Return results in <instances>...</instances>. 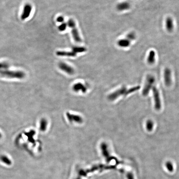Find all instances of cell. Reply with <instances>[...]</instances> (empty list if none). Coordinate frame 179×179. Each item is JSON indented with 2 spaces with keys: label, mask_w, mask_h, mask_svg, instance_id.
<instances>
[{
  "label": "cell",
  "mask_w": 179,
  "mask_h": 179,
  "mask_svg": "<svg viewBox=\"0 0 179 179\" xmlns=\"http://www.w3.org/2000/svg\"><path fill=\"white\" fill-rule=\"evenodd\" d=\"M0 75L9 79H22L25 76L24 72L22 71H14L6 70L0 71Z\"/></svg>",
  "instance_id": "1"
},
{
  "label": "cell",
  "mask_w": 179,
  "mask_h": 179,
  "mask_svg": "<svg viewBox=\"0 0 179 179\" xmlns=\"http://www.w3.org/2000/svg\"><path fill=\"white\" fill-rule=\"evenodd\" d=\"M87 51L84 47H74L72 49L71 51H57L56 54L58 56H67V57H75L77 54L80 53H83Z\"/></svg>",
  "instance_id": "2"
},
{
  "label": "cell",
  "mask_w": 179,
  "mask_h": 179,
  "mask_svg": "<svg viewBox=\"0 0 179 179\" xmlns=\"http://www.w3.org/2000/svg\"><path fill=\"white\" fill-rule=\"evenodd\" d=\"M68 25L69 27L71 29V33L74 41L77 43H80L82 40L80 38L79 31L76 26V23L72 19H69L68 22Z\"/></svg>",
  "instance_id": "3"
},
{
  "label": "cell",
  "mask_w": 179,
  "mask_h": 179,
  "mask_svg": "<svg viewBox=\"0 0 179 179\" xmlns=\"http://www.w3.org/2000/svg\"><path fill=\"white\" fill-rule=\"evenodd\" d=\"M155 81V79L153 76L149 75L147 76L146 79L145 84L142 91V95L144 96H147L149 93V91L152 88L153 84Z\"/></svg>",
  "instance_id": "4"
},
{
  "label": "cell",
  "mask_w": 179,
  "mask_h": 179,
  "mask_svg": "<svg viewBox=\"0 0 179 179\" xmlns=\"http://www.w3.org/2000/svg\"><path fill=\"white\" fill-rule=\"evenodd\" d=\"M152 91L154 98L155 109L156 110H159L161 108V103L158 90L157 88L153 86L152 88Z\"/></svg>",
  "instance_id": "5"
},
{
  "label": "cell",
  "mask_w": 179,
  "mask_h": 179,
  "mask_svg": "<svg viewBox=\"0 0 179 179\" xmlns=\"http://www.w3.org/2000/svg\"><path fill=\"white\" fill-rule=\"evenodd\" d=\"M128 94H129L128 90L124 87L119 89L117 91H115L113 93L111 94L109 96V99L110 100H113L122 95H127Z\"/></svg>",
  "instance_id": "6"
},
{
  "label": "cell",
  "mask_w": 179,
  "mask_h": 179,
  "mask_svg": "<svg viewBox=\"0 0 179 179\" xmlns=\"http://www.w3.org/2000/svg\"><path fill=\"white\" fill-rule=\"evenodd\" d=\"M32 5L29 3H27L25 5L21 16V19L22 21H24L29 17L32 11Z\"/></svg>",
  "instance_id": "7"
},
{
  "label": "cell",
  "mask_w": 179,
  "mask_h": 179,
  "mask_svg": "<svg viewBox=\"0 0 179 179\" xmlns=\"http://www.w3.org/2000/svg\"><path fill=\"white\" fill-rule=\"evenodd\" d=\"M58 66L60 69L69 75H73L74 73V70L71 66L64 62H61L59 64Z\"/></svg>",
  "instance_id": "8"
},
{
  "label": "cell",
  "mask_w": 179,
  "mask_h": 179,
  "mask_svg": "<svg viewBox=\"0 0 179 179\" xmlns=\"http://www.w3.org/2000/svg\"><path fill=\"white\" fill-rule=\"evenodd\" d=\"M164 78L165 84L166 86H170L172 84L171 71L168 68L165 69Z\"/></svg>",
  "instance_id": "9"
},
{
  "label": "cell",
  "mask_w": 179,
  "mask_h": 179,
  "mask_svg": "<svg viewBox=\"0 0 179 179\" xmlns=\"http://www.w3.org/2000/svg\"><path fill=\"white\" fill-rule=\"evenodd\" d=\"M101 148L102 150L103 154L105 157L107 161L108 162L110 161L112 159L109 156V153L108 152V147L106 144L105 143H102L101 145Z\"/></svg>",
  "instance_id": "10"
},
{
  "label": "cell",
  "mask_w": 179,
  "mask_h": 179,
  "mask_svg": "<svg viewBox=\"0 0 179 179\" xmlns=\"http://www.w3.org/2000/svg\"><path fill=\"white\" fill-rule=\"evenodd\" d=\"M131 7V5L128 2H122L121 3H119L117 6V9L120 11L128 10Z\"/></svg>",
  "instance_id": "11"
},
{
  "label": "cell",
  "mask_w": 179,
  "mask_h": 179,
  "mask_svg": "<svg viewBox=\"0 0 179 179\" xmlns=\"http://www.w3.org/2000/svg\"><path fill=\"white\" fill-rule=\"evenodd\" d=\"M67 117L70 121H73L74 122H77L79 124L83 122L81 117L78 115L67 114Z\"/></svg>",
  "instance_id": "12"
},
{
  "label": "cell",
  "mask_w": 179,
  "mask_h": 179,
  "mask_svg": "<svg viewBox=\"0 0 179 179\" xmlns=\"http://www.w3.org/2000/svg\"><path fill=\"white\" fill-rule=\"evenodd\" d=\"M166 27L167 31L171 32L174 28L173 20L170 17H168L166 20Z\"/></svg>",
  "instance_id": "13"
},
{
  "label": "cell",
  "mask_w": 179,
  "mask_h": 179,
  "mask_svg": "<svg viewBox=\"0 0 179 179\" xmlns=\"http://www.w3.org/2000/svg\"><path fill=\"white\" fill-rule=\"evenodd\" d=\"M131 42L129 40L126 38L119 40L117 44L119 46L121 47H127L130 45Z\"/></svg>",
  "instance_id": "14"
},
{
  "label": "cell",
  "mask_w": 179,
  "mask_h": 179,
  "mask_svg": "<svg viewBox=\"0 0 179 179\" xmlns=\"http://www.w3.org/2000/svg\"><path fill=\"white\" fill-rule=\"evenodd\" d=\"M73 90L76 92L81 91L83 92H85L87 90V88L85 87V86L80 83H76L74 85L73 87Z\"/></svg>",
  "instance_id": "15"
},
{
  "label": "cell",
  "mask_w": 179,
  "mask_h": 179,
  "mask_svg": "<svg viewBox=\"0 0 179 179\" xmlns=\"http://www.w3.org/2000/svg\"><path fill=\"white\" fill-rule=\"evenodd\" d=\"M155 56L156 53L153 50H151L149 52L147 61L148 64L151 65L153 64L155 61Z\"/></svg>",
  "instance_id": "16"
},
{
  "label": "cell",
  "mask_w": 179,
  "mask_h": 179,
  "mask_svg": "<svg viewBox=\"0 0 179 179\" xmlns=\"http://www.w3.org/2000/svg\"><path fill=\"white\" fill-rule=\"evenodd\" d=\"M48 122L47 119L42 118L40 122V129L42 132H45L46 130Z\"/></svg>",
  "instance_id": "17"
},
{
  "label": "cell",
  "mask_w": 179,
  "mask_h": 179,
  "mask_svg": "<svg viewBox=\"0 0 179 179\" xmlns=\"http://www.w3.org/2000/svg\"><path fill=\"white\" fill-rule=\"evenodd\" d=\"M0 160L2 163L7 166H11L12 165V161L6 155H1L0 156Z\"/></svg>",
  "instance_id": "18"
},
{
  "label": "cell",
  "mask_w": 179,
  "mask_h": 179,
  "mask_svg": "<svg viewBox=\"0 0 179 179\" xmlns=\"http://www.w3.org/2000/svg\"><path fill=\"white\" fill-rule=\"evenodd\" d=\"M154 123L151 120H148L147 121L146 124V128L148 132H151L153 129Z\"/></svg>",
  "instance_id": "19"
},
{
  "label": "cell",
  "mask_w": 179,
  "mask_h": 179,
  "mask_svg": "<svg viewBox=\"0 0 179 179\" xmlns=\"http://www.w3.org/2000/svg\"><path fill=\"white\" fill-rule=\"evenodd\" d=\"M9 67V65L6 62H0V71L6 70Z\"/></svg>",
  "instance_id": "20"
},
{
  "label": "cell",
  "mask_w": 179,
  "mask_h": 179,
  "mask_svg": "<svg viewBox=\"0 0 179 179\" xmlns=\"http://www.w3.org/2000/svg\"><path fill=\"white\" fill-rule=\"evenodd\" d=\"M126 38L129 40L130 41L132 42V41H133L136 38V34L134 32H130L127 35Z\"/></svg>",
  "instance_id": "21"
},
{
  "label": "cell",
  "mask_w": 179,
  "mask_h": 179,
  "mask_svg": "<svg viewBox=\"0 0 179 179\" xmlns=\"http://www.w3.org/2000/svg\"><path fill=\"white\" fill-rule=\"evenodd\" d=\"M166 167L167 170L170 172H172L174 170V167H173V164L170 161L167 162L166 164Z\"/></svg>",
  "instance_id": "22"
},
{
  "label": "cell",
  "mask_w": 179,
  "mask_h": 179,
  "mask_svg": "<svg viewBox=\"0 0 179 179\" xmlns=\"http://www.w3.org/2000/svg\"><path fill=\"white\" fill-rule=\"evenodd\" d=\"M67 27V24L65 22H63L61 25L59 26L58 28L59 31H64L65 30Z\"/></svg>",
  "instance_id": "23"
},
{
  "label": "cell",
  "mask_w": 179,
  "mask_h": 179,
  "mask_svg": "<svg viewBox=\"0 0 179 179\" xmlns=\"http://www.w3.org/2000/svg\"><path fill=\"white\" fill-rule=\"evenodd\" d=\"M127 179H134V175L131 172H129L127 174Z\"/></svg>",
  "instance_id": "24"
},
{
  "label": "cell",
  "mask_w": 179,
  "mask_h": 179,
  "mask_svg": "<svg viewBox=\"0 0 179 179\" xmlns=\"http://www.w3.org/2000/svg\"><path fill=\"white\" fill-rule=\"evenodd\" d=\"M64 18L62 16H60L57 18L56 21L59 22H63L64 21Z\"/></svg>",
  "instance_id": "25"
},
{
  "label": "cell",
  "mask_w": 179,
  "mask_h": 179,
  "mask_svg": "<svg viewBox=\"0 0 179 179\" xmlns=\"http://www.w3.org/2000/svg\"><path fill=\"white\" fill-rule=\"evenodd\" d=\"M81 177H80V176H79L78 177H77L75 179H81Z\"/></svg>",
  "instance_id": "26"
},
{
  "label": "cell",
  "mask_w": 179,
  "mask_h": 179,
  "mask_svg": "<svg viewBox=\"0 0 179 179\" xmlns=\"http://www.w3.org/2000/svg\"><path fill=\"white\" fill-rule=\"evenodd\" d=\"M2 137V134H1V133L0 132V138H1Z\"/></svg>",
  "instance_id": "27"
}]
</instances>
